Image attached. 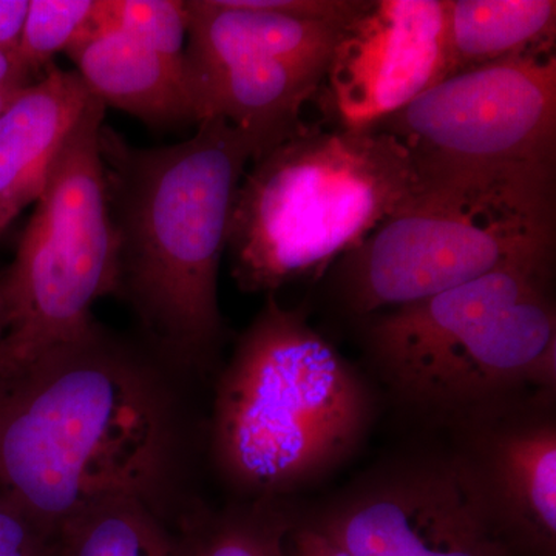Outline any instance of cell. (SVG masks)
Masks as SVG:
<instances>
[{"mask_svg": "<svg viewBox=\"0 0 556 556\" xmlns=\"http://www.w3.org/2000/svg\"><path fill=\"white\" fill-rule=\"evenodd\" d=\"M178 450L166 382L98 325L0 378V506L51 541L109 497L160 515Z\"/></svg>", "mask_w": 556, "mask_h": 556, "instance_id": "obj_1", "label": "cell"}, {"mask_svg": "<svg viewBox=\"0 0 556 556\" xmlns=\"http://www.w3.org/2000/svg\"><path fill=\"white\" fill-rule=\"evenodd\" d=\"M100 153L119 239L118 291L161 354L206 369L225 336L218 276L254 142L223 119L192 138L138 149L102 126Z\"/></svg>", "mask_w": 556, "mask_h": 556, "instance_id": "obj_2", "label": "cell"}, {"mask_svg": "<svg viewBox=\"0 0 556 556\" xmlns=\"http://www.w3.org/2000/svg\"><path fill=\"white\" fill-rule=\"evenodd\" d=\"M372 416L361 372L302 309L269 295L219 378L212 453L230 485L269 501L345 463Z\"/></svg>", "mask_w": 556, "mask_h": 556, "instance_id": "obj_3", "label": "cell"}, {"mask_svg": "<svg viewBox=\"0 0 556 556\" xmlns=\"http://www.w3.org/2000/svg\"><path fill=\"white\" fill-rule=\"evenodd\" d=\"M407 150L387 131L305 126L252 161L230 215V270L244 292L318 278L416 192Z\"/></svg>", "mask_w": 556, "mask_h": 556, "instance_id": "obj_4", "label": "cell"}, {"mask_svg": "<svg viewBox=\"0 0 556 556\" xmlns=\"http://www.w3.org/2000/svg\"><path fill=\"white\" fill-rule=\"evenodd\" d=\"M105 105L97 97L51 167L17 244L0 270L7 331L0 378L94 327V303L118 291L119 239L110 212L100 135Z\"/></svg>", "mask_w": 556, "mask_h": 556, "instance_id": "obj_5", "label": "cell"}, {"mask_svg": "<svg viewBox=\"0 0 556 556\" xmlns=\"http://www.w3.org/2000/svg\"><path fill=\"white\" fill-rule=\"evenodd\" d=\"M375 129L404 146L422 188L555 201V53L450 76Z\"/></svg>", "mask_w": 556, "mask_h": 556, "instance_id": "obj_6", "label": "cell"}, {"mask_svg": "<svg viewBox=\"0 0 556 556\" xmlns=\"http://www.w3.org/2000/svg\"><path fill=\"white\" fill-rule=\"evenodd\" d=\"M555 201L422 188L338 263L356 316L409 305L496 270L554 268Z\"/></svg>", "mask_w": 556, "mask_h": 556, "instance_id": "obj_7", "label": "cell"}, {"mask_svg": "<svg viewBox=\"0 0 556 556\" xmlns=\"http://www.w3.org/2000/svg\"><path fill=\"white\" fill-rule=\"evenodd\" d=\"M299 525L351 556H527L455 450L382 468Z\"/></svg>", "mask_w": 556, "mask_h": 556, "instance_id": "obj_8", "label": "cell"}, {"mask_svg": "<svg viewBox=\"0 0 556 556\" xmlns=\"http://www.w3.org/2000/svg\"><path fill=\"white\" fill-rule=\"evenodd\" d=\"M197 124L223 119L254 142L255 160L306 126L327 68L283 22L251 17L186 47Z\"/></svg>", "mask_w": 556, "mask_h": 556, "instance_id": "obj_9", "label": "cell"}, {"mask_svg": "<svg viewBox=\"0 0 556 556\" xmlns=\"http://www.w3.org/2000/svg\"><path fill=\"white\" fill-rule=\"evenodd\" d=\"M444 78V0H364L321 90L340 129L371 130Z\"/></svg>", "mask_w": 556, "mask_h": 556, "instance_id": "obj_10", "label": "cell"}, {"mask_svg": "<svg viewBox=\"0 0 556 556\" xmlns=\"http://www.w3.org/2000/svg\"><path fill=\"white\" fill-rule=\"evenodd\" d=\"M555 391L459 417L457 448L497 521L527 556H556Z\"/></svg>", "mask_w": 556, "mask_h": 556, "instance_id": "obj_11", "label": "cell"}, {"mask_svg": "<svg viewBox=\"0 0 556 556\" xmlns=\"http://www.w3.org/2000/svg\"><path fill=\"white\" fill-rule=\"evenodd\" d=\"M556 387V308L551 288L497 311L396 394L455 422L497 402Z\"/></svg>", "mask_w": 556, "mask_h": 556, "instance_id": "obj_12", "label": "cell"}, {"mask_svg": "<svg viewBox=\"0 0 556 556\" xmlns=\"http://www.w3.org/2000/svg\"><path fill=\"white\" fill-rule=\"evenodd\" d=\"M554 268H507L369 317L365 346L394 396L497 311L551 288Z\"/></svg>", "mask_w": 556, "mask_h": 556, "instance_id": "obj_13", "label": "cell"}, {"mask_svg": "<svg viewBox=\"0 0 556 556\" xmlns=\"http://www.w3.org/2000/svg\"><path fill=\"white\" fill-rule=\"evenodd\" d=\"M91 98L76 70L51 64L0 113V239L38 201Z\"/></svg>", "mask_w": 556, "mask_h": 556, "instance_id": "obj_14", "label": "cell"}, {"mask_svg": "<svg viewBox=\"0 0 556 556\" xmlns=\"http://www.w3.org/2000/svg\"><path fill=\"white\" fill-rule=\"evenodd\" d=\"M65 53L105 108L124 110L155 129L197 124L186 60H170L112 28H87Z\"/></svg>", "mask_w": 556, "mask_h": 556, "instance_id": "obj_15", "label": "cell"}, {"mask_svg": "<svg viewBox=\"0 0 556 556\" xmlns=\"http://www.w3.org/2000/svg\"><path fill=\"white\" fill-rule=\"evenodd\" d=\"M445 78L555 53V0H444Z\"/></svg>", "mask_w": 556, "mask_h": 556, "instance_id": "obj_16", "label": "cell"}, {"mask_svg": "<svg viewBox=\"0 0 556 556\" xmlns=\"http://www.w3.org/2000/svg\"><path fill=\"white\" fill-rule=\"evenodd\" d=\"M51 556H179L160 515L135 497L91 504L61 527Z\"/></svg>", "mask_w": 556, "mask_h": 556, "instance_id": "obj_17", "label": "cell"}, {"mask_svg": "<svg viewBox=\"0 0 556 556\" xmlns=\"http://www.w3.org/2000/svg\"><path fill=\"white\" fill-rule=\"evenodd\" d=\"M295 521L274 506H252L186 521L179 556H287Z\"/></svg>", "mask_w": 556, "mask_h": 556, "instance_id": "obj_18", "label": "cell"}, {"mask_svg": "<svg viewBox=\"0 0 556 556\" xmlns=\"http://www.w3.org/2000/svg\"><path fill=\"white\" fill-rule=\"evenodd\" d=\"M188 9L175 0H97L90 30L126 33L174 61H185Z\"/></svg>", "mask_w": 556, "mask_h": 556, "instance_id": "obj_19", "label": "cell"}, {"mask_svg": "<svg viewBox=\"0 0 556 556\" xmlns=\"http://www.w3.org/2000/svg\"><path fill=\"white\" fill-rule=\"evenodd\" d=\"M97 0H30L17 53L36 78L89 28Z\"/></svg>", "mask_w": 556, "mask_h": 556, "instance_id": "obj_20", "label": "cell"}, {"mask_svg": "<svg viewBox=\"0 0 556 556\" xmlns=\"http://www.w3.org/2000/svg\"><path fill=\"white\" fill-rule=\"evenodd\" d=\"M53 541L27 519L0 506V556H51Z\"/></svg>", "mask_w": 556, "mask_h": 556, "instance_id": "obj_21", "label": "cell"}, {"mask_svg": "<svg viewBox=\"0 0 556 556\" xmlns=\"http://www.w3.org/2000/svg\"><path fill=\"white\" fill-rule=\"evenodd\" d=\"M38 79L22 61L17 47H0V93L20 94Z\"/></svg>", "mask_w": 556, "mask_h": 556, "instance_id": "obj_22", "label": "cell"}, {"mask_svg": "<svg viewBox=\"0 0 556 556\" xmlns=\"http://www.w3.org/2000/svg\"><path fill=\"white\" fill-rule=\"evenodd\" d=\"M287 552L288 556H351L299 522L289 533Z\"/></svg>", "mask_w": 556, "mask_h": 556, "instance_id": "obj_23", "label": "cell"}, {"mask_svg": "<svg viewBox=\"0 0 556 556\" xmlns=\"http://www.w3.org/2000/svg\"><path fill=\"white\" fill-rule=\"evenodd\" d=\"M30 0H0V47L16 49Z\"/></svg>", "mask_w": 556, "mask_h": 556, "instance_id": "obj_24", "label": "cell"}, {"mask_svg": "<svg viewBox=\"0 0 556 556\" xmlns=\"http://www.w3.org/2000/svg\"><path fill=\"white\" fill-rule=\"evenodd\" d=\"M7 325H9V321H7L5 303H3L2 291H0V342L5 336Z\"/></svg>", "mask_w": 556, "mask_h": 556, "instance_id": "obj_25", "label": "cell"}, {"mask_svg": "<svg viewBox=\"0 0 556 556\" xmlns=\"http://www.w3.org/2000/svg\"><path fill=\"white\" fill-rule=\"evenodd\" d=\"M16 97L17 94L0 93V113H2L3 110L9 108L11 101H13Z\"/></svg>", "mask_w": 556, "mask_h": 556, "instance_id": "obj_26", "label": "cell"}, {"mask_svg": "<svg viewBox=\"0 0 556 556\" xmlns=\"http://www.w3.org/2000/svg\"><path fill=\"white\" fill-rule=\"evenodd\" d=\"M287 556H288V552H287Z\"/></svg>", "mask_w": 556, "mask_h": 556, "instance_id": "obj_27", "label": "cell"}]
</instances>
